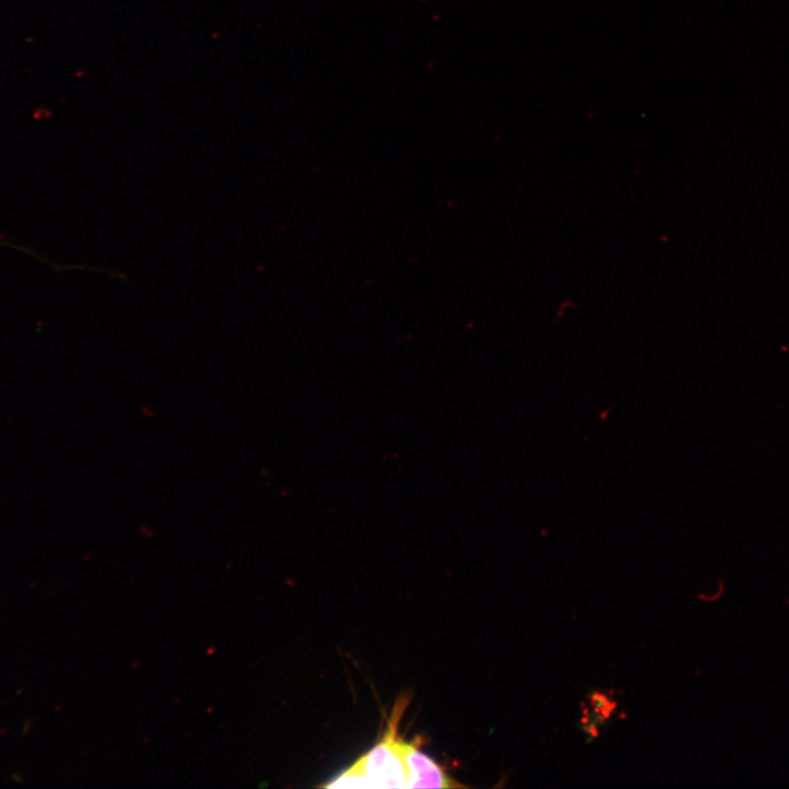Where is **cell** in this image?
Instances as JSON below:
<instances>
[{
    "instance_id": "cell-1",
    "label": "cell",
    "mask_w": 789,
    "mask_h": 789,
    "mask_svg": "<svg viewBox=\"0 0 789 789\" xmlns=\"http://www.w3.org/2000/svg\"><path fill=\"white\" fill-rule=\"evenodd\" d=\"M405 701H399L381 739L352 766L324 785L328 788H409L404 739L398 722Z\"/></svg>"
}]
</instances>
